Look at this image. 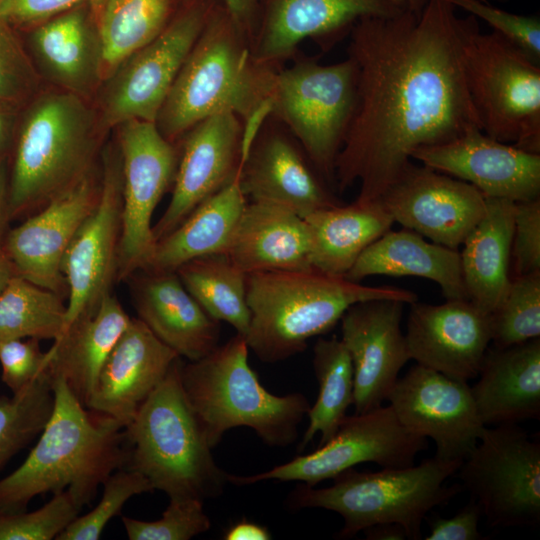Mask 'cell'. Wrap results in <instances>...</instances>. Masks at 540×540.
Returning a JSON list of instances; mask_svg holds the SVG:
<instances>
[{
    "label": "cell",
    "mask_w": 540,
    "mask_h": 540,
    "mask_svg": "<svg viewBox=\"0 0 540 540\" xmlns=\"http://www.w3.org/2000/svg\"><path fill=\"white\" fill-rule=\"evenodd\" d=\"M511 258L516 276L540 271V197L514 202Z\"/></svg>",
    "instance_id": "47"
},
{
    "label": "cell",
    "mask_w": 540,
    "mask_h": 540,
    "mask_svg": "<svg viewBox=\"0 0 540 540\" xmlns=\"http://www.w3.org/2000/svg\"><path fill=\"white\" fill-rule=\"evenodd\" d=\"M94 170L77 185L9 229L1 250L16 274L67 299L62 273L64 255L76 233L95 209L101 174Z\"/></svg>",
    "instance_id": "18"
},
{
    "label": "cell",
    "mask_w": 540,
    "mask_h": 540,
    "mask_svg": "<svg viewBox=\"0 0 540 540\" xmlns=\"http://www.w3.org/2000/svg\"><path fill=\"white\" fill-rule=\"evenodd\" d=\"M1 379L17 394L47 368L46 352L35 338L12 339L0 343Z\"/></svg>",
    "instance_id": "46"
},
{
    "label": "cell",
    "mask_w": 540,
    "mask_h": 540,
    "mask_svg": "<svg viewBox=\"0 0 540 540\" xmlns=\"http://www.w3.org/2000/svg\"><path fill=\"white\" fill-rule=\"evenodd\" d=\"M271 533L266 526L247 519L231 525L225 532V540H269Z\"/></svg>",
    "instance_id": "51"
},
{
    "label": "cell",
    "mask_w": 540,
    "mask_h": 540,
    "mask_svg": "<svg viewBox=\"0 0 540 540\" xmlns=\"http://www.w3.org/2000/svg\"><path fill=\"white\" fill-rule=\"evenodd\" d=\"M371 275L426 278L440 286L446 299L468 300L460 253L405 228L390 229L369 245L345 277L360 282Z\"/></svg>",
    "instance_id": "31"
},
{
    "label": "cell",
    "mask_w": 540,
    "mask_h": 540,
    "mask_svg": "<svg viewBox=\"0 0 540 540\" xmlns=\"http://www.w3.org/2000/svg\"><path fill=\"white\" fill-rule=\"evenodd\" d=\"M249 39L251 46L257 31L262 0H219Z\"/></svg>",
    "instance_id": "50"
},
{
    "label": "cell",
    "mask_w": 540,
    "mask_h": 540,
    "mask_svg": "<svg viewBox=\"0 0 540 540\" xmlns=\"http://www.w3.org/2000/svg\"><path fill=\"white\" fill-rule=\"evenodd\" d=\"M387 400L407 430L435 442L441 460L463 462L486 427L467 382L419 364L398 378Z\"/></svg>",
    "instance_id": "16"
},
{
    "label": "cell",
    "mask_w": 540,
    "mask_h": 540,
    "mask_svg": "<svg viewBox=\"0 0 540 540\" xmlns=\"http://www.w3.org/2000/svg\"><path fill=\"white\" fill-rule=\"evenodd\" d=\"M96 0H2L0 18L10 24H39L70 8Z\"/></svg>",
    "instance_id": "48"
},
{
    "label": "cell",
    "mask_w": 540,
    "mask_h": 540,
    "mask_svg": "<svg viewBox=\"0 0 540 540\" xmlns=\"http://www.w3.org/2000/svg\"><path fill=\"white\" fill-rule=\"evenodd\" d=\"M471 387L483 424H516L540 417V339L487 350Z\"/></svg>",
    "instance_id": "28"
},
{
    "label": "cell",
    "mask_w": 540,
    "mask_h": 540,
    "mask_svg": "<svg viewBox=\"0 0 540 540\" xmlns=\"http://www.w3.org/2000/svg\"><path fill=\"white\" fill-rule=\"evenodd\" d=\"M170 202L152 227L155 241L176 229L204 200L231 182L242 159L243 123L232 112L211 115L182 137Z\"/></svg>",
    "instance_id": "19"
},
{
    "label": "cell",
    "mask_w": 540,
    "mask_h": 540,
    "mask_svg": "<svg viewBox=\"0 0 540 540\" xmlns=\"http://www.w3.org/2000/svg\"><path fill=\"white\" fill-rule=\"evenodd\" d=\"M313 268L345 276L362 252L395 223L380 199L316 210L303 217Z\"/></svg>",
    "instance_id": "33"
},
{
    "label": "cell",
    "mask_w": 540,
    "mask_h": 540,
    "mask_svg": "<svg viewBox=\"0 0 540 540\" xmlns=\"http://www.w3.org/2000/svg\"><path fill=\"white\" fill-rule=\"evenodd\" d=\"M461 463L434 456L418 465L376 472L351 468L328 487L297 486L287 502L293 509L322 508L338 513L344 520L337 535L340 539L352 538L375 524L395 523L403 527L408 539L419 540L427 513L461 491L459 484H445Z\"/></svg>",
    "instance_id": "8"
},
{
    "label": "cell",
    "mask_w": 540,
    "mask_h": 540,
    "mask_svg": "<svg viewBox=\"0 0 540 540\" xmlns=\"http://www.w3.org/2000/svg\"><path fill=\"white\" fill-rule=\"evenodd\" d=\"M245 337L236 334L197 361L182 362L181 383L203 434L213 449L235 427H249L268 446L287 447L310 408L299 392L272 394L248 362Z\"/></svg>",
    "instance_id": "7"
},
{
    "label": "cell",
    "mask_w": 540,
    "mask_h": 540,
    "mask_svg": "<svg viewBox=\"0 0 540 540\" xmlns=\"http://www.w3.org/2000/svg\"><path fill=\"white\" fill-rule=\"evenodd\" d=\"M494 347L504 348L540 337V271L516 276L490 314Z\"/></svg>",
    "instance_id": "40"
},
{
    "label": "cell",
    "mask_w": 540,
    "mask_h": 540,
    "mask_svg": "<svg viewBox=\"0 0 540 540\" xmlns=\"http://www.w3.org/2000/svg\"><path fill=\"white\" fill-rule=\"evenodd\" d=\"M130 540H189L210 529L211 522L199 499H170L161 518L143 521L122 516Z\"/></svg>",
    "instance_id": "43"
},
{
    "label": "cell",
    "mask_w": 540,
    "mask_h": 540,
    "mask_svg": "<svg viewBox=\"0 0 540 540\" xmlns=\"http://www.w3.org/2000/svg\"><path fill=\"white\" fill-rule=\"evenodd\" d=\"M250 325L245 340L263 362L286 360L309 339L329 332L355 303L396 299L411 304L417 294L393 286H366L315 268L246 274Z\"/></svg>",
    "instance_id": "4"
},
{
    "label": "cell",
    "mask_w": 540,
    "mask_h": 540,
    "mask_svg": "<svg viewBox=\"0 0 540 540\" xmlns=\"http://www.w3.org/2000/svg\"><path fill=\"white\" fill-rule=\"evenodd\" d=\"M16 271L13 264L0 249V295L10 282V280L16 276Z\"/></svg>",
    "instance_id": "55"
},
{
    "label": "cell",
    "mask_w": 540,
    "mask_h": 540,
    "mask_svg": "<svg viewBox=\"0 0 540 540\" xmlns=\"http://www.w3.org/2000/svg\"><path fill=\"white\" fill-rule=\"evenodd\" d=\"M51 377L53 411L24 462L0 480V512L24 511L36 496L64 490L83 508L126 466L124 426L86 408L63 378Z\"/></svg>",
    "instance_id": "3"
},
{
    "label": "cell",
    "mask_w": 540,
    "mask_h": 540,
    "mask_svg": "<svg viewBox=\"0 0 540 540\" xmlns=\"http://www.w3.org/2000/svg\"><path fill=\"white\" fill-rule=\"evenodd\" d=\"M238 182L247 199L278 203L302 217L340 204L297 141L264 126L241 161Z\"/></svg>",
    "instance_id": "24"
},
{
    "label": "cell",
    "mask_w": 540,
    "mask_h": 540,
    "mask_svg": "<svg viewBox=\"0 0 540 540\" xmlns=\"http://www.w3.org/2000/svg\"><path fill=\"white\" fill-rule=\"evenodd\" d=\"M2 0H0V3H1Z\"/></svg>",
    "instance_id": "57"
},
{
    "label": "cell",
    "mask_w": 540,
    "mask_h": 540,
    "mask_svg": "<svg viewBox=\"0 0 540 540\" xmlns=\"http://www.w3.org/2000/svg\"><path fill=\"white\" fill-rule=\"evenodd\" d=\"M11 222L9 211V178L6 167L0 164V249Z\"/></svg>",
    "instance_id": "52"
},
{
    "label": "cell",
    "mask_w": 540,
    "mask_h": 540,
    "mask_svg": "<svg viewBox=\"0 0 540 540\" xmlns=\"http://www.w3.org/2000/svg\"><path fill=\"white\" fill-rule=\"evenodd\" d=\"M122 163V228L116 281H126L145 269L156 241L152 216L173 186L180 151L158 130L155 122L130 119L118 126Z\"/></svg>",
    "instance_id": "13"
},
{
    "label": "cell",
    "mask_w": 540,
    "mask_h": 540,
    "mask_svg": "<svg viewBox=\"0 0 540 540\" xmlns=\"http://www.w3.org/2000/svg\"><path fill=\"white\" fill-rule=\"evenodd\" d=\"M217 1L184 0L156 38L104 79L98 114L104 132L130 119L155 122Z\"/></svg>",
    "instance_id": "12"
},
{
    "label": "cell",
    "mask_w": 540,
    "mask_h": 540,
    "mask_svg": "<svg viewBox=\"0 0 540 540\" xmlns=\"http://www.w3.org/2000/svg\"><path fill=\"white\" fill-rule=\"evenodd\" d=\"M455 8L470 13L490 25L493 32L504 37L531 60H540V21L536 17L504 11L487 0H448Z\"/></svg>",
    "instance_id": "44"
},
{
    "label": "cell",
    "mask_w": 540,
    "mask_h": 540,
    "mask_svg": "<svg viewBox=\"0 0 540 540\" xmlns=\"http://www.w3.org/2000/svg\"><path fill=\"white\" fill-rule=\"evenodd\" d=\"M405 10L398 0H262L252 52L262 63L281 66L306 39L328 48L364 17Z\"/></svg>",
    "instance_id": "20"
},
{
    "label": "cell",
    "mask_w": 540,
    "mask_h": 540,
    "mask_svg": "<svg viewBox=\"0 0 540 540\" xmlns=\"http://www.w3.org/2000/svg\"><path fill=\"white\" fill-rule=\"evenodd\" d=\"M411 158L475 186L485 197L513 202L540 197V154L500 142L473 127Z\"/></svg>",
    "instance_id": "21"
},
{
    "label": "cell",
    "mask_w": 540,
    "mask_h": 540,
    "mask_svg": "<svg viewBox=\"0 0 540 540\" xmlns=\"http://www.w3.org/2000/svg\"><path fill=\"white\" fill-rule=\"evenodd\" d=\"M53 407V380L47 368L21 392L0 396V469L40 435Z\"/></svg>",
    "instance_id": "39"
},
{
    "label": "cell",
    "mask_w": 540,
    "mask_h": 540,
    "mask_svg": "<svg viewBox=\"0 0 540 540\" xmlns=\"http://www.w3.org/2000/svg\"><path fill=\"white\" fill-rule=\"evenodd\" d=\"M238 175L199 204L172 232L158 240L145 269L176 271L203 256L227 254L247 204Z\"/></svg>",
    "instance_id": "34"
},
{
    "label": "cell",
    "mask_w": 540,
    "mask_h": 540,
    "mask_svg": "<svg viewBox=\"0 0 540 540\" xmlns=\"http://www.w3.org/2000/svg\"><path fill=\"white\" fill-rule=\"evenodd\" d=\"M100 502L87 514L77 516L57 536V540H97L108 522L119 515L124 504L133 496L154 491L150 481L141 473L121 468L103 482Z\"/></svg>",
    "instance_id": "41"
},
{
    "label": "cell",
    "mask_w": 540,
    "mask_h": 540,
    "mask_svg": "<svg viewBox=\"0 0 540 540\" xmlns=\"http://www.w3.org/2000/svg\"><path fill=\"white\" fill-rule=\"evenodd\" d=\"M11 113L0 106V157L5 153L11 132Z\"/></svg>",
    "instance_id": "54"
},
{
    "label": "cell",
    "mask_w": 540,
    "mask_h": 540,
    "mask_svg": "<svg viewBox=\"0 0 540 540\" xmlns=\"http://www.w3.org/2000/svg\"><path fill=\"white\" fill-rule=\"evenodd\" d=\"M38 76L10 23L0 18V104L21 100L35 91Z\"/></svg>",
    "instance_id": "45"
},
{
    "label": "cell",
    "mask_w": 540,
    "mask_h": 540,
    "mask_svg": "<svg viewBox=\"0 0 540 540\" xmlns=\"http://www.w3.org/2000/svg\"><path fill=\"white\" fill-rule=\"evenodd\" d=\"M103 133L98 114L83 97L59 89L38 96L15 142L11 221L36 213L96 170Z\"/></svg>",
    "instance_id": "5"
},
{
    "label": "cell",
    "mask_w": 540,
    "mask_h": 540,
    "mask_svg": "<svg viewBox=\"0 0 540 540\" xmlns=\"http://www.w3.org/2000/svg\"><path fill=\"white\" fill-rule=\"evenodd\" d=\"M59 294L18 275L0 295V343L12 339H58L67 304Z\"/></svg>",
    "instance_id": "38"
},
{
    "label": "cell",
    "mask_w": 540,
    "mask_h": 540,
    "mask_svg": "<svg viewBox=\"0 0 540 540\" xmlns=\"http://www.w3.org/2000/svg\"><path fill=\"white\" fill-rule=\"evenodd\" d=\"M188 292L213 319L230 324L242 336L250 325L246 297V274L227 254L190 260L177 268Z\"/></svg>",
    "instance_id": "36"
},
{
    "label": "cell",
    "mask_w": 540,
    "mask_h": 540,
    "mask_svg": "<svg viewBox=\"0 0 540 540\" xmlns=\"http://www.w3.org/2000/svg\"><path fill=\"white\" fill-rule=\"evenodd\" d=\"M126 282L137 318L179 357L197 361L218 346L220 322L188 292L176 271L141 269Z\"/></svg>",
    "instance_id": "25"
},
{
    "label": "cell",
    "mask_w": 540,
    "mask_h": 540,
    "mask_svg": "<svg viewBox=\"0 0 540 540\" xmlns=\"http://www.w3.org/2000/svg\"><path fill=\"white\" fill-rule=\"evenodd\" d=\"M490 526L540 522V443L516 424L486 426L457 470Z\"/></svg>",
    "instance_id": "11"
},
{
    "label": "cell",
    "mask_w": 540,
    "mask_h": 540,
    "mask_svg": "<svg viewBox=\"0 0 540 540\" xmlns=\"http://www.w3.org/2000/svg\"><path fill=\"white\" fill-rule=\"evenodd\" d=\"M178 2L96 0L90 3L102 43L104 79L165 29L179 8Z\"/></svg>",
    "instance_id": "35"
},
{
    "label": "cell",
    "mask_w": 540,
    "mask_h": 540,
    "mask_svg": "<svg viewBox=\"0 0 540 540\" xmlns=\"http://www.w3.org/2000/svg\"><path fill=\"white\" fill-rule=\"evenodd\" d=\"M405 339L417 364L467 382L478 376L492 341L490 315L467 299L440 305L415 301Z\"/></svg>",
    "instance_id": "23"
},
{
    "label": "cell",
    "mask_w": 540,
    "mask_h": 540,
    "mask_svg": "<svg viewBox=\"0 0 540 540\" xmlns=\"http://www.w3.org/2000/svg\"><path fill=\"white\" fill-rule=\"evenodd\" d=\"M100 174L99 201L62 261L68 290L65 328L96 310L116 282L122 228V163L117 141L103 147Z\"/></svg>",
    "instance_id": "15"
},
{
    "label": "cell",
    "mask_w": 540,
    "mask_h": 540,
    "mask_svg": "<svg viewBox=\"0 0 540 540\" xmlns=\"http://www.w3.org/2000/svg\"><path fill=\"white\" fill-rule=\"evenodd\" d=\"M177 358L140 319L131 318L102 366L87 408L125 427Z\"/></svg>",
    "instance_id": "26"
},
{
    "label": "cell",
    "mask_w": 540,
    "mask_h": 540,
    "mask_svg": "<svg viewBox=\"0 0 540 540\" xmlns=\"http://www.w3.org/2000/svg\"><path fill=\"white\" fill-rule=\"evenodd\" d=\"M404 302L371 299L350 306L341 318V341L354 370L356 414L382 406L410 360L401 330Z\"/></svg>",
    "instance_id": "22"
},
{
    "label": "cell",
    "mask_w": 540,
    "mask_h": 540,
    "mask_svg": "<svg viewBox=\"0 0 540 540\" xmlns=\"http://www.w3.org/2000/svg\"><path fill=\"white\" fill-rule=\"evenodd\" d=\"M227 255L245 274L312 268L304 218L268 201H247Z\"/></svg>",
    "instance_id": "29"
},
{
    "label": "cell",
    "mask_w": 540,
    "mask_h": 540,
    "mask_svg": "<svg viewBox=\"0 0 540 540\" xmlns=\"http://www.w3.org/2000/svg\"><path fill=\"white\" fill-rule=\"evenodd\" d=\"M181 357L124 427L125 468L144 475L169 499L205 501L220 496L228 473L214 460L198 419L184 393Z\"/></svg>",
    "instance_id": "6"
},
{
    "label": "cell",
    "mask_w": 540,
    "mask_h": 540,
    "mask_svg": "<svg viewBox=\"0 0 540 540\" xmlns=\"http://www.w3.org/2000/svg\"><path fill=\"white\" fill-rule=\"evenodd\" d=\"M356 102L335 162L342 192L379 199L424 146L449 141L480 122L464 74L459 16L448 0L419 15L364 17L351 28ZM482 130V129H481Z\"/></svg>",
    "instance_id": "1"
},
{
    "label": "cell",
    "mask_w": 540,
    "mask_h": 540,
    "mask_svg": "<svg viewBox=\"0 0 540 540\" xmlns=\"http://www.w3.org/2000/svg\"><path fill=\"white\" fill-rule=\"evenodd\" d=\"M355 102L356 68L349 57L329 65L301 58L276 71L269 109L323 180L334 182L335 162Z\"/></svg>",
    "instance_id": "10"
},
{
    "label": "cell",
    "mask_w": 540,
    "mask_h": 540,
    "mask_svg": "<svg viewBox=\"0 0 540 540\" xmlns=\"http://www.w3.org/2000/svg\"><path fill=\"white\" fill-rule=\"evenodd\" d=\"M379 199L394 222L451 249L463 244L486 210L475 186L411 162Z\"/></svg>",
    "instance_id": "17"
},
{
    "label": "cell",
    "mask_w": 540,
    "mask_h": 540,
    "mask_svg": "<svg viewBox=\"0 0 540 540\" xmlns=\"http://www.w3.org/2000/svg\"><path fill=\"white\" fill-rule=\"evenodd\" d=\"M427 448V438L407 430L390 405L346 416L334 436L310 454L250 476L228 475L229 483L249 485L266 480L301 481L307 486L334 479L356 465L408 467Z\"/></svg>",
    "instance_id": "14"
},
{
    "label": "cell",
    "mask_w": 540,
    "mask_h": 540,
    "mask_svg": "<svg viewBox=\"0 0 540 540\" xmlns=\"http://www.w3.org/2000/svg\"><path fill=\"white\" fill-rule=\"evenodd\" d=\"M466 85L482 131L491 138L540 154V68L477 18L459 17Z\"/></svg>",
    "instance_id": "9"
},
{
    "label": "cell",
    "mask_w": 540,
    "mask_h": 540,
    "mask_svg": "<svg viewBox=\"0 0 540 540\" xmlns=\"http://www.w3.org/2000/svg\"><path fill=\"white\" fill-rule=\"evenodd\" d=\"M81 509L64 490L35 511L0 512V540L56 539Z\"/></svg>",
    "instance_id": "42"
},
{
    "label": "cell",
    "mask_w": 540,
    "mask_h": 540,
    "mask_svg": "<svg viewBox=\"0 0 540 540\" xmlns=\"http://www.w3.org/2000/svg\"><path fill=\"white\" fill-rule=\"evenodd\" d=\"M279 67L254 57L249 39L218 0L180 68L155 124L175 144L203 119L232 112L243 123V159L270 117L269 100Z\"/></svg>",
    "instance_id": "2"
},
{
    "label": "cell",
    "mask_w": 540,
    "mask_h": 540,
    "mask_svg": "<svg viewBox=\"0 0 540 540\" xmlns=\"http://www.w3.org/2000/svg\"><path fill=\"white\" fill-rule=\"evenodd\" d=\"M479 506L473 501L450 518H429L430 532L425 540H480L483 539L478 529Z\"/></svg>",
    "instance_id": "49"
},
{
    "label": "cell",
    "mask_w": 540,
    "mask_h": 540,
    "mask_svg": "<svg viewBox=\"0 0 540 540\" xmlns=\"http://www.w3.org/2000/svg\"><path fill=\"white\" fill-rule=\"evenodd\" d=\"M29 46L40 74L59 90L85 98L104 80L102 43L90 2L37 24Z\"/></svg>",
    "instance_id": "27"
},
{
    "label": "cell",
    "mask_w": 540,
    "mask_h": 540,
    "mask_svg": "<svg viewBox=\"0 0 540 540\" xmlns=\"http://www.w3.org/2000/svg\"><path fill=\"white\" fill-rule=\"evenodd\" d=\"M370 540H404L407 535L402 526L395 523H379L363 531Z\"/></svg>",
    "instance_id": "53"
},
{
    "label": "cell",
    "mask_w": 540,
    "mask_h": 540,
    "mask_svg": "<svg viewBox=\"0 0 540 540\" xmlns=\"http://www.w3.org/2000/svg\"><path fill=\"white\" fill-rule=\"evenodd\" d=\"M514 202L486 197L484 216L463 242L460 254L468 300L491 314L503 300L509 276Z\"/></svg>",
    "instance_id": "32"
},
{
    "label": "cell",
    "mask_w": 540,
    "mask_h": 540,
    "mask_svg": "<svg viewBox=\"0 0 540 540\" xmlns=\"http://www.w3.org/2000/svg\"><path fill=\"white\" fill-rule=\"evenodd\" d=\"M313 368L319 385L317 399L307 412L308 426L298 445L301 452L320 433L318 446L330 440L347 416L354 399V370L343 342L319 338L313 348Z\"/></svg>",
    "instance_id": "37"
},
{
    "label": "cell",
    "mask_w": 540,
    "mask_h": 540,
    "mask_svg": "<svg viewBox=\"0 0 540 540\" xmlns=\"http://www.w3.org/2000/svg\"><path fill=\"white\" fill-rule=\"evenodd\" d=\"M131 317L112 294L72 321L46 351L47 370L64 379L87 408L102 366Z\"/></svg>",
    "instance_id": "30"
},
{
    "label": "cell",
    "mask_w": 540,
    "mask_h": 540,
    "mask_svg": "<svg viewBox=\"0 0 540 540\" xmlns=\"http://www.w3.org/2000/svg\"><path fill=\"white\" fill-rule=\"evenodd\" d=\"M398 1H400L408 11L415 13L416 15H419L421 13V11L423 10V8L428 2V0H398Z\"/></svg>",
    "instance_id": "56"
}]
</instances>
